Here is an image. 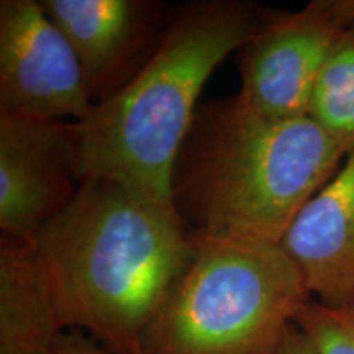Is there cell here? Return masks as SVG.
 <instances>
[{"label":"cell","mask_w":354,"mask_h":354,"mask_svg":"<svg viewBox=\"0 0 354 354\" xmlns=\"http://www.w3.org/2000/svg\"><path fill=\"white\" fill-rule=\"evenodd\" d=\"M56 354H112L95 339L79 330H66L56 346Z\"/></svg>","instance_id":"obj_13"},{"label":"cell","mask_w":354,"mask_h":354,"mask_svg":"<svg viewBox=\"0 0 354 354\" xmlns=\"http://www.w3.org/2000/svg\"><path fill=\"white\" fill-rule=\"evenodd\" d=\"M348 26L338 0H312L295 12L263 10L240 48L238 97L264 117L307 115L317 79Z\"/></svg>","instance_id":"obj_5"},{"label":"cell","mask_w":354,"mask_h":354,"mask_svg":"<svg viewBox=\"0 0 354 354\" xmlns=\"http://www.w3.org/2000/svg\"><path fill=\"white\" fill-rule=\"evenodd\" d=\"M32 245L64 328L112 354L140 353L196 250L174 205L100 177L84 179Z\"/></svg>","instance_id":"obj_1"},{"label":"cell","mask_w":354,"mask_h":354,"mask_svg":"<svg viewBox=\"0 0 354 354\" xmlns=\"http://www.w3.org/2000/svg\"><path fill=\"white\" fill-rule=\"evenodd\" d=\"M295 325L317 354H354V302L330 307L312 299L299 313Z\"/></svg>","instance_id":"obj_12"},{"label":"cell","mask_w":354,"mask_h":354,"mask_svg":"<svg viewBox=\"0 0 354 354\" xmlns=\"http://www.w3.org/2000/svg\"><path fill=\"white\" fill-rule=\"evenodd\" d=\"M344 158L308 115L264 117L238 94L212 100L177 156L172 202L194 234L281 245Z\"/></svg>","instance_id":"obj_2"},{"label":"cell","mask_w":354,"mask_h":354,"mask_svg":"<svg viewBox=\"0 0 354 354\" xmlns=\"http://www.w3.org/2000/svg\"><path fill=\"white\" fill-rule=\"evenodd\" d=\"M343 15L346 17L349 25L354 24V0H338Z\"/></svg>","instance_id":"obj_15"},{"label":"cell","mask_w":354,"mask_h":354,"mask_svg":"<svg viewBox=\"0 0 354 354\" xmlns=\"http://www.w3.org/2000/svg\"><path fill=\"white\" fill-rule=\"evenodd\" d=\"M263 8L250 0H201L169 19L143 68L74 123L82 180H115L159 202H172V174L216 66L240 51Z\"/></svg>","instance_id":"obj_3"},{"label":"cell","mask_w":354,"mask_h":354,"mask_svg":"<svg viewBox=\"0 0 354 354\" xmlns=\"http://www.w3.org/2000/svg\"><path fill=\"white\" fill-rule=\"evenodd\" d=\"M79 59L39 0L0 2V113L79 123L94 110Z\"/></svg>","instance_id":"obj_6"},{"label":"cell","mask_w":354,"mask_h":354,"mask_svg":"<svg viewBox=\"0 0 354 354\" xmlns=\"http://www.w3.org/2000/svg\"><path fill=\"white\" fill-rule=\"evenodd\" d=\"M192 261L138 354H279L312 300L279 243L194 234Z\"/></svg>","instance_id":"obj_4"},{"label":"cell","mask_w":354,"mask_h":354,"mask_svg":"<svg viewBox=\"0 0 354 354\" xmlns=\"http://www.w3.org/2000/svg\"><path fill=\"white\" fill-rule=\"evenodd\" d=\"M317 302H354V149L282 240Z\"/></svg>","instance_id":"obj_9"},{"label":"cell","mask_w":354,"mask_h":354,"mask_svg":"<svg viewBox=\"0 0 354 354\" xmlns=\"http://www.w3.org/2000/svg\"><path fill=\"white\" fill-rule=\"evenodd\" d=\"M64 331L32 243L0 238V354H56Z\"/></svg>","instance_id":"obj_10"},{"label":"cell","mask_w":354,"mask_h":354,"mask_svg":"<svg viewBox=\"0 0 354 354\" xmlns=\"http://www.w3.org/2000/svg\"><path fill=\"white\" fill-rule=\"evenodd\" d=\"M336 145L354 149V24L344 30L323 66L307 110Z\"/></svg>","instance_id":"obj_11"},{"label":"cell","mask_w":354,"mask_h":354,"mask_svg":"<svg viewBox=\"0 0 354 354\" xmlns=\"http://www.w3.org/2000/svg\"><path fill=\"white\" fill-rule=\"evenodd\" d=\"M68 38L94 104L120 91L161 41L171 17L154 0H39Z\"/></svg>","instance_id":"obj_8"},{"label":"cell","mask_w":354,"mask_h":354,"mask_svg":"<svg viewBox=\"0 0 354 354\" xmlns=\"http://www.w3.org/2000/svg\"><path fill=\"white\" fill-rule=\"evenodd\" d=\"M279 354H317V351L304 331L297 325H292Z\"/></svg>","instance_id":"obj_14"},{"label":"cell","mask_w":354,"mask_h":354,"mask_svg":"<svg viewBox=\"0 0 354 354\" xmlns=\"http://www.w3.org/2000/svg\"><path fill=\"white\" fill-rule=\"evenodd\" d=\"M82 176L71 122L0 113V230L33 243L74 201Z\"/></svg>","instance_id":"obj_7"}]
</instances>
